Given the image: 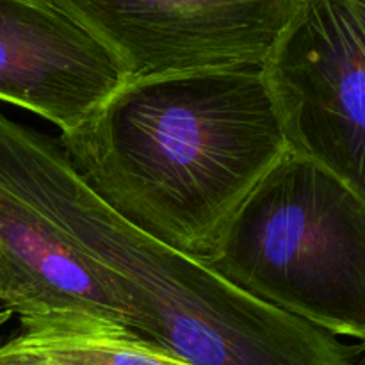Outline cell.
Returning a JSON list of instances; mask_svg holds the SVG:
<instances>
[{
  "mask_svg": "<svg viewBox=\"0 0 365 365\" xmlns=\"http://www.w3.org/2000/svg\"><path fill=\"white\" fill-rule=\"evenodd\" d=\"M0 303L21 331L132 334L134 316L102 271L50 221L0 189ZM134 335V334H132Z\"/></svg>",
  "mask_w": 365,
  "mask_h": 365,
  "instance_id": "52a82bcc",
  "label": "cell"
},
{
  "mask_svg": "<svg viewBox=\"0 0 365 365\" xmlns=\"http://www.w3.org/2000/svg\"><path fill=\"white\" fill-rule=\"evenodd\" d=\"M57 143L118 216L198 262L289 150L262 68L127 81Z\"/></svg>",
  "mask_w": 365,
  "mask_h": 365,
  "instance_id": "6da1fadb",
  "label": "cell"
},
{
  "mask_svg": "<svg viewBox=\"0 0 365 365\" xmlns=\"http://www.w3.org/2000/svg\"><path fill=\"white\" fill-rule=\"evenodd\" d=\"M202 264L266 305L365 344V203L292 150L246 196Z\"/></svg>",
  "mask_w": 365,
  "mask_h": 365,
  "instance_id": "3957f363",
  "label": "cell"
},
{
  "mask_svg": "<svg viewBox=\"0 0 365 365\" xmlns=\"http://www.w3.org/2000/svg\"><path fill=\"white\" fill-rule=\"evenodd\" d=\"M98 38L127 81L264 68L302 0H50Z\"/></svg>",
  "mask_w": 365,
  "mask_h": 365,
  "instance_id": "5b68a950",
  "label": "cell"
},
{
  "mask_svg": "<svg viewBox=\"0 0 365 365\" xmlns=\"http://www.w3.org/2000/svg\"><path fill=\"white\" fill-rule=\"evenodd\" d=\"M0 189L41 214L130 307L132 334L189 365H364L365 344L252 298L118 216L57 139L0 113Z\"/></svg>",
  "mask_w": 365,
  "mask_h": 365,
  "instance_id": "7a4b0ae2",
  "label": "cell"
},
{
  "mask_svg": "<svg viewBox=\"0 0 365 365\" xmlns=\"http://www.w3.org/2000/svg\"><path fill=\"white\" fill-rule=\"evenodd\" d=\"M127 82L113 52L50 0H0V100L77 128Z\"/></svg>",
  "mask_w": 365,
  "mask_h": 365,
  "instance_id": "8992f818",
  "label": "cell"
},
{
  "mask_svg": "<svg viewBox=\"0 0 365 365\" xmlns=\"http://www.w3.org/2000/svg\"><path fill=\"white\" fill-rule=\"evenodd\" d=\"M0 365H56L43 359L38 353L24 348L14 339L0 346Z\"/></svg>",
  "mask_w": 365,
  "mask_h": 365,
  "instance_id": "9c48e42d",
  "label": "cell"
},
{
  "mask_svg": "<svg viewBox=\"0 0 365 365\" xmlns=\"http://www.w3.org/2000/svg\"><path fill=\"white\" fill-rule=\"evenodd\" d=\"M13 339L56 365H189L152 342L110 330L21 331Z\"/></svg>",
  "mask_w": 365,
  "mask_h": 365,
  "instance_id": "ba28073f",
  "label": "cell"
},
{
  "mask_svg": "<svg viewBox=\"0 0 365 365\" xmlns=\"http://www.w3.org/2000/svg\"><path fill=\"white\" fill-rule=\"evenodd\" d=\"M11 316H13V314H11L9 310H6V309H4V307H2V309H0V328H2L4 324H6L7 321L11 319Z\"/></svg>",
  "mask_w": 365,
  "mask_h": 365,
  "instance_id": "30bf717a",
  "label": "cell"
},
{
  "mask_svg": "<svg viewBox=\"0 0 365 365\" xmlns=\"http://www.w3.org/2000/svg\"><path fill=\"white\" fill-rule=\"evenodd\" d=\"M262 71L289 150L365 203V0H302Z\"/></svg>",
  "mask_w": 365,
  "mask_h": 365,
  "instance_id": "277c9868",
  "label": "cell"
}]
</instances>
